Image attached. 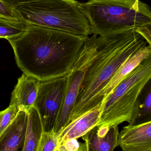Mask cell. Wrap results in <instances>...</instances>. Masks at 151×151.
I'll use <instances>...</instances> for the list:
<instances>
[{
	"instance_id": "obj_1",
	"label": "cell",
	"mask_w": 151,
	"mask_h": 151,
	"mask_svg": "<svg viewBox=\"0 0 151 151\" xmlns=\"http://www.w3.org/2000/svg\"><path fill=\"white\" fill-rule=\"evenodd\" d=\"M86 37L27 24L23 33L7 40L18 68L43 82L68 74Z\"/></svg>"
},
{
	"instance_id": "obj_18",
	"label": "cell",
	"mask_w": 151,
	"mask_h": 151,
	"mask_svg": "<svg viewBox=\"0 0 151 151\" xmlns=\"http://www.w3.org/2000/svg\"><path fill=\"white\" fill-rule=\"evenodd\" d=\"M151 91L149 89L142 103L139 100L137 106L132 116L131 122L129 124H133L139 118L147 115L151 114Z\"/></svg>"
},
{
	"instance_id": "obj_9",
	"label": "cell",
	"mask_w": 151,
	"mask_h": 151,
	"mask_svg": "<svg viewBox=\"0 0 151 151\" xmlns=\"http://www.w3.org/2000/svg\"><path fill=\"white\" fill-rule=\"evenodd\" d=\"M101 112V103L66 124L59 132V145L65 140L84 136L98 125Z\"/></svg>"
},
{
	"instance_id": "obj_13",
	"label": "cell",
	"mask_w": 151,
	"mask_h": 151,
	"mask_svg": "<svg viewBox=\"0 0 151 151\" xmlns=\"http://www.w3.org/2000/svg\"><path fill=\"white\" fill-rule=\"evenodd\" d=\"M119 133L118 125H114L104 136H97L93 128L82 137L87 145L88 151H113L118 146Z\"/></svg>"
},
{
	"instance_id": "obj_8",
	"label": "cell",
	"mask_w": 151,
	"mask_h": 151,
	"mask_svg": "<svg viewBox=\"0 0 151 151\" xmlns=\"http://www.w3.org/2000/svg\"><path fill=\"white\" fill-rule=\"evenodd\" d=\"M118 146L124 151H151V121L123 127L119 132Z\"/></svg>"
},
{
	"instance_id": "obj_3",
	"label": "cell",
	"mask_w": 151,
	"mask_h": 151,
	"mask_svg": "<svg viewBox=\"0 0 151 151\" xmlns=\"http://www.w3.org/2000/svg\"><path fill=\"white\" fill-rule=\"evenodd\" d=\"M78 8L91 34L105 36L151 24V10L139 0H89Z\"/></svg>"
},
{
	"instance_id": "obj_20",
	"label": "cell",
	"mask_w": 151,
	"mask_h": 151,
	"mask_svg": "<svg viewBox=\"0 0 151 151\" xmlns=\"http://www.w3.org/2000/svg\"><path fill=\"white\" fill-rule=\"evenodd\" d=\"M88 151L86 142L81 143L77 139L71 138L67 139L61 143L57 151Z\"/></svg>"
},
{
	"instance_id": "obj_2",
	"label": "cell",
	"mask_w": 151,
	"mask_h": 151,
	"mask_svg": "<svg viewBox=\"0 0 151 151\" xmlns=\"http://www.w3.org/2000/svg\"><path fill=\"white\" fill-rule=\"evenodd\" d=\"M148 45L134 29L98 35L95 57L86 72L67 124L101 104V91L120 66Z\"/></svg>"
},
{
	"instance_id": "obj_16",
	"label": "cell",
	"mask_w": 151,
	"mask_h": 151,
	"mask_svg": "<svg viewBox=\"0 0 151 151\" xmlns=\"http://www.w3.org/2000/svg\"><path fill=\"white\" fill-rule=\"evenodd\" d=\"M59 144L58 134L54 130L49 132H43L37 151H57Z\"/></svg>"
},
{
	"instance_id": "obj_14",
	"label": "cell",
	"mask_w": 151,
	"mask_h": 151,
	"mask_svg": "<svg viewBox=\"0 0 151 151\" xmlns=\"http://www.w3.org/2000/svg\"><path fill=\"white\" fill-rule=\"evenodd\" d=\"M27 113L28 122L23 151H37L39 144L44 132L42 122L35 107L30 108Z\"/></svg>"
},
{
	"instance_id": "obj_11",
	"label": "cell",
	"mask_w": 151,
	"mask_h": 151,
	"mask_svg": "<svg viewBox=\"0 0 151 151\" xmlns=\"http://www.w3.org/2000/svg\"><path fill=\"white\" fill-rule=\"evenodd\" d=\"M40 82L23 73L12 92L10 105H15L26 111L34 106Z\"/></svg>"
},
{
	"instance_id": "obj_5",
	"label": "cell",
	"mask_w": 151,
	"mask_h": 151,
	"mask_svg": "<svg viewBox=\"0 0 151 151\" xmlns=\"http://www.w3.org/2000/svg\"><path fill=\"white\" fill-rule=\"evenodd\" d=\"M151 78V56L144 60L125 76L101 102L97 126L129 124L138 103L141 92Z\"/></svg>"
},
{
	"instance_id": "obj_10",
	"label": "cell",
	"mask_w": 151,
	"mask_h": 151,
	"mask_svg": "<svg viewBox=\"0 0 151 151\" xmlns=\"http://www.w3.org/2000/svg\"><path fill=\"white\" fill-rule=\"evenodd\" d=\"M27 122V111L20 110L0 137V151H23Z\"/></svg>"
},
{
	"instance_id": "obj_21",
	"label": "cell",
	"mask_w": 151,
	"mask_h": 151,
	"mask_svg": "<svg viewBox=\"0 0 151 151\" xmlns=\"http://www.w3.org/2000/svg\"><path fill=\"white\" fill-rule=\"evenodd\" d=\"M151 24L136 29L135 31L140 34L145 39L148 45H151Z\"/></svg>"
},
{
	"instance_id": "obj_7",
	"label": "cell",
	"mask_w": 151,
	"mask_h": 151,
	"mask_svg": "<svg viewBox=\"0 0 151 151\" xmlns=\"http://www.w3.org/2000/svg\"><path fill=\"white\" fill-rule=\"evenodd\" d=\"M67 83V76L40 82L34 106L39 114L44 132L54 129Z\"/></svg>"
},
{
	"instance_id": "obj_22",
	"label": "cell",
	"mask_w": 151,
	"mask_h": 151,
	"mask_svg": "<svg viewBox=\"0 0 151 151\" xmlns=\"http://www.w3.org/2000/svg\"><path fill=\"white\" fill-rule=\"evenodd\" d=\"M5 4L13 9H15L24 4L30 3L37 0H1Z\"/></svg>"
},
{
	"instance_id": "obj_19",
	"label": "cell",
	"mask_w": 151,
	"mask_h": 151,
	"mask_svg": "<svg viewBox=\"0 0 151 151\" xmlns=\"http://www.w3.org/2000/svg\"><path fill=\"white\" fill-rule=\"evenodd\" d=\"M0 19L12 22H24L19 12L0 0Z\"/></svg>"
},
{
	"instance_id": "obj_17",
	"label": "cell",
	"mask_w": 151,
	"mask_h": 151,
	"mask_svg": "<svg viewBox=\"0 0 151 151\" xmlns=\"http://www.w3.org/2000/svg\"><path fill=\"white\" fill-rule=\"evenodd\" d=\"M21 109L15 105H9L3 111H0V137L10 125Z\"/></svg>"
},
{
	"instance_id": "obj_15",
	"label": "cell",
	"mask_w": 151,
	"mask_h": 151,
	"mask_svg": "<svg viewBox=\"0 0 151 151\" xmlns=\"http://www.w3.org/2000/svg\"><path fill=\"white\" fill-rule=\"evenodd\" d=\"M25 22H12L0 19V38L7 40L23 33L26 29Z\"/></svg>"
},
{
	"instance_id": "obj_6",
	"label": "cell",
	"mask_w": 151,
	"mask_h": 151,
	"mask_svg": "<svg viewBox=\"0 0 151 151\" xmlns=\"http://www.w3.org/2000/svg\"><path fill=\"white\" fill-rule=\"evenodd\" d=\"M94 56V52L90 47H82L72 68L67 75V86L53 130L56 133L68 122L86 72L92 63Z\"/></svg>"
},
{
	"instance_id": "obj_4",
	"label": "cell",
	"mask_w": 151,
	"mask_h": 151,
	"mask_svg": "<svg viewBox=\"0 0 151 151\" xmlns=\"http://www.w3.org/2000/svg\"><path fill=\"white\" fill-rule=\"evenodd\" d=\"M78 3L75 0H37L16 9L27 24L86 37L92 34L88 21L78 8Z\"/></svg>"
},
{
	"instance_id": "obj_12",
	"label": "cell",
	"mask_w": 151,
	"mask_h": 151,
	"mask_svg": "<svg viewBox=\"0 0 151 151\" xmlns=\"http://www.w3.org/2000/svg\"><path fill=\"white\" fill-rule=\"evenodd\" d=\"M151 56V45H147L129 57L118 69L101 92V101L105 99L120 82L136 68L144 60Z\"/></svg>"
}]
</instances>
